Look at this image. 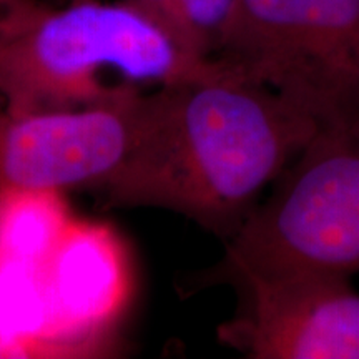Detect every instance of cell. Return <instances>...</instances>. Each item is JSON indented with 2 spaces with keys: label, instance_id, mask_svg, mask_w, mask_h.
Returning <instances> with one entry per match:
<instances>
[{
  "label": "cell",
  "instance_id": "cell-1",
  "mask_svg": "<svg viewBox=\"0 0 359 359\" xmlns=\"http://www.w3.org/2000/svg\"><path fill=\"white\" fill-rule=\"evenodd\" d=\"M320 127L273 88L215 60L143 93L132 150L98 191L115 206L182 215L226 243Z\"/></svg>",
  "mask_w": 359,
  "mask_h": 359
},
{
  "label": "cell",
  "instance_id": "cell-2",
  "mask_svg": "<svg viewBox=\"0 0 359 359\" xmlns=\"http://www.w3.org/2000/svg\"><path fill=\"white\" fill-rule=\"evenodd\" d=\"M215 60L187 52L127 0H20L0 30V80L17 114L95 105L193 77Z\"/></svg>",
  "mask_w": 359,
  "mask_h": 359
},
{
  "label": "cell",
  "instance_id": "cell-3",
  "mask_svg": "<svg viewBox=\"0 0 359 359\" xmlns=\"http://www.w3.org/2000/svg\"><path fill=\"white\" fill-rule=\"evenodd\" d=\"M296 273L359 275V114L321 125L206 280Z\"/></svg>",
  "mask_w": 359,
  "mask_h": 359
},
{
  "label": "cell",
  "instance_id": "cell-4",
  "mask_svg": "<svg viewBox=\"0 0 359 359\" xmlns=\"http://www.w3.org/2000/svg\"><path fill=\"white\" fill-rule=\"evenodd\" d=\"M217 60L320 125L359 114V0H238Z\"/></svg>",
  "mask_w": 359,
  "mask_h": 359
},
{
  "label": "cell",
  "instance_id": "cell-5",
  "mask_svg": "<svg viewBox=\"0 0 359 359\" xmlns=\"http://www.w3.org/2000/svg\"><path fill=\"white\" fill-rule=\"evenodd\" d=\"M218 341L250 359H359V291L323 273L240 276Z\"/></svg>",
  "mask_w": 359,
  "mask_h": 359
},
{
  "label": "cell",
  "instance_id": "cell-6",
  "mask_svg": "<svg viewBox=\"0 0 359 359\" xmlns=\"http://www.w3.org/2000/svg\"><path fill=\"white\" fill-rule=\"evenodd\" d=\"M201 60H217L235 22L238 0H127Z\"/></svg>",
  "mask_w": 359,
  "mask_h": 359
},
{
  "label": "cell",
  "instance_id": "cell-7",
  "mask_svg": "<svg viewBox=\"0 0 359 359\" xmlns=\"http://www.w3.org/2000/svg\"><path fill=\"white\" fill-rule=\"evenodd\" d=\"M19 2L20 0H0V30H2L7 17L11 15L12 11L17 7V4Z\"/></svg>",
  "mask_w": 359,
  "mask_h": 359
}]
</instances>
